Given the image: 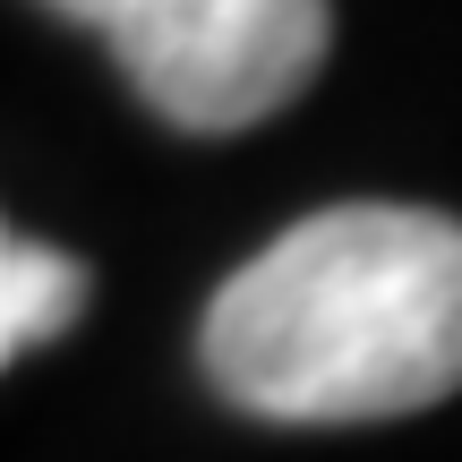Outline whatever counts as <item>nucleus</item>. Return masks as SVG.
<instances>
[{
	"label": "nucleus",
	"instance_id": "obj_1",
	"mask_svg": "<svg viewBox=\"0 0 462 462\" xmlns=\"http://www.w3.org/2000/svg\"><path fill=\"white\" fill-rule=\"evenodd\" d=\"M198 360L257 420H402L462 394V223L429 206L291 223L215 291Z\"/></svg>",
	"mask_w": 462,
	"mask_h": 462
},
{
	"label": "nucleus",
	"instance_id": "obj_2",
	"mask_svg": "<svg viewBox=\"0 0 462 462\" xmlns=\"http://www.w3.org/2000/svg\"><path fill=\"white\" fill-rule=\"evenodd\" d=\"M103 34L154 120L198 137L257 129L326 69V0H43Z\"/></svg>",
	"mask_w": 462,
	"mask_h": 462
},
{
	"label": "nucleus",
	"instance_id": "obj_3",
	"mask_svg": "<svg viewBox=\"0 0 462 462\" xmlns=\"http://www.w3.org/2000/svg\"><path fill=\"white\" fill-rule=\"evenodd\" d=\"M78 309H86V265H69L60 248H43V240H9L0 248V351H9V360L60 343Z\"/></svg>",
	"mask_w": 462,
	"mask_h": 462
}]
</instances>
